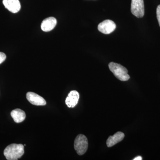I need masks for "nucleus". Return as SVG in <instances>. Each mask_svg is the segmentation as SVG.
I'll return each instance as SVG.
<instances>
[{
  "instance_id": "1",
  "label": "nucleus",
  "mask_w": 160,
  "mask_h": 160,
  "mask_svg": "<svg viewBox=\"0 0 160 160\" xmlns=\"http://www.w3.org/2000/svg\"><path fill=\"white\" fill-rule=\"evenodd\" d=\"M24 146L22 144H12L6 147L4 154L6 159L17 160L24 154Z\"/></svg>"
},
{
  "instance_id": "10",
  "label": "nucleus",
  "mask_w": 160,
  "mask_h": 160,
  "mask_svg": "<svg viewBox=\"0 0 160 160\" xmlns=\"http://www.w3.org/2000/svg\"><path fill=\"white\" fill-rule=\"evenodd\" d=\"M125 137V134L121 132H118L113 136H109L106 141V144L108 147H111L116 144L122 141Z\"/></svg>"
},
{
  "instance_id": "9",
  "label": "nucleus",
  "mask_w": 160,
  "mask_h": 160,
  "mask_svg": "<svg viewBox=\"0 0 160 160\" xmlns=\"http://www.w3.org/2000/svg\"><path fill=\"white\" fill-rule=\"evenodd\" d=\"M57 21L53 17H49L43 20L41 24V29L43 31L49 32L54 29L56 26Z\"/></svg>"
},
{
  "instance_id": "14",
  "label": "nucleus",
  "mask_w": 160,
  "mask_h": 160,
  "mask_svg": "<svg viewBox=\"0 0 160 160\" xmlns=\"http://www.w3.org/2000/svg\"><path fill=\"white\" fill-rule=\"evenodd\" d=\"M142 157L140 156H138L137 157L135 158H134L133 159V160H142Z\"/></svg>"
},
{
  "instance_id": "3",
  "label": "nucleus",
  "mask_w": 160,
  "mask_h": 160,
  "mask_svg": "<svg viewBox=\"0 0 160 160\" xmlns=\"http://www.w3.org/2000/svg\"><path fill=\"white\" fill-rule=\"evenodd\" d=\"M74 147L78 154L82 155L85 154L88 148L87 138L84 135L79 134L75 140Z\"/></svg>"
},
{
  "instance_id": "5",
  "label": "nucleus",
  "mask_w": 160,
  "mask_h": 160,
  "mask_svg": "<svg viewBox=\"0 0 160 160\" xmlns=\"http://www.w3.org/2000/svg\"><path fill=\"white\" fill-rule=\"evenodd\" d=\"M116 28L115 23L110 20H106L100 23L98 29L104 34H109L114 31Z\"/></svg>"
},
{
  "instance_id": "8",
  "label": "nucleus",
  "mask_w": 160,
  "mask_h": 160,
  "mask_svg": "<svg viewBox=\"0 0 160 160\" xmlns=\"http://www.w3.org/2000/svg\"><path fill=\"white\" fill-rule=\"evenodd\" d=\"M79 99V94L78 91L72 90L70 91L66 98V104L69 108H74L77 105Z\"/></svg>"
},
{
  "instance_id": "4",
  "label": "nucleus",
  "mask_w": 160,
  "mask_h": 160,
  "mask_svg": "<svg viewBox=\"0 0 160 160\" xmlns=\"http://www.w3.org/2000/svg\"><path fill=\"white\" fill-rule=\"evenodd\" d=\"M132 13L138 18H142L145 14L144 0H132Z\"/></svg>"
},
{
  "instance_id": "11",
  "label": "nucleus",
  "mask_w": 160,
  "mask_h": 160,
  "mask_svg": "<svg viewBox=\"0 0 160 160\" xmlns=\"http://www.w3.org/2000/svg\"><path fill=\"white\" fill-rule=\"evenodd\" d=\"M11 116L14 122L18 123L22 122L26 117L25 112L19 109H16L12 111Z\"/></svg>"
},
{
  "instance_id": "6",
  "label": "nucleus",
  "mask_w": 160,
  "mask_h": 160,
  "mask_svg": "<svg viewBox=\"0 0 160 160\" xmlns=\"http://www.w3.org/2000/svg\"><path fill=\"white\" fill-rule=\"evenodd\" d=\"M26 98L29 102L35 106H45L46 104V100L42 97L34 92H27L26 94Z\"/></svg>"
},
{
  "instance_id": "13",
  "label": "nucleus",
  "mask_w": 160,
  "mask_h": 160,
  "mask_svg": "<svg viewBox=\"0 0 160 160\" xmlns=\"http://www.w3.org/2000/svg\"><path fill=\"white\" fill-rule=\"evenodd\" d=\"M157 17L160 27V5H159L157 8Z\"/></svg>"
},
{
  "instance_id": "12",
  "label": "nucleus",
  "mask_w": 160,
  "mask_h": 160,
  "mask_svg": "<svg viewBox=\"0 0 160 160\" xmlns=\"http://www.w3.org/2000/svg\"><path fill=\"white\" fill-rule=\"evenodd\" d=\"M6 55L2 52H0V64L2 63L6 59Z\"/></svg>"
},
{
  "instance_id": "7",
  "label": "nucleus",
  "mask_w": 160,
  "mask_h": 160,
  "mask_svg": "<svg viewBox=\"0 0 160 160\" xmlns=\"http://www.w3.org/2000/svg\"><path fill=\"white\" fill-rule=\"evenodd\" d=\"M5 8L12 13H17L21 9V4L19 0H3Z\"/></svg>"
},
{
  "instance_id": "2",
  "label": "nucleus",
  "mask_w": 160,
  "mask_h": 160,
  "mask_svg": "<svg viewBox=\"0 0 160 160\" xmlns=\"http://www.w3.org/2000/svg\"><path fill=\"white\" fill-rule=\"evenodd\" d=\"M109 67L116 78L120 81H127L130 78L128 70L122 65L111 62L109 64Z\"/></svg>"
}]
</instances>
